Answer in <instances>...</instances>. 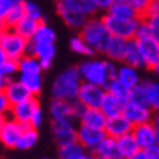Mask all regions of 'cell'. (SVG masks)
Listing matches in <instances>:
<instances>
[{"instance_id": "cell-7", "label": "cell", "mask_w": 159, "mask_h": 159, "mask_svg": "<svg viewBox=\"0 0 159 159\" xmlns=\"http://www.w3.org/2000/svg\"><path fill=\"white\" fill-rule=\"evenodd\" d=\"M85 107L77 101H66V99H57L54 98L50 104V112L54 121H73L75 118H79L80 112Z\"/></svg>"}, {"instance_id": "cell-33", "label": "cell", "mask_w": 159, "mask_h": 159, "mask_svg": "<svg viewBox=\"0 0 159 159\" xmlns=\"http://www.w3.org/2000/svg\"><path fill=\"white\" fill-rule=\"evenodd\" d=\"M29 41H32V43H54L56 41V32L45 22H41L35 35Z\"/></svg>"}, {"instance_id": "cell-6", "label": "cell", "mask_w": 159, "mask_h": 159, "mask_svg": "<svg viewBox=\"0 0 159 159\" xmlns=\"http://www.w3.org/2000/svg\"><path fill=\"white\" fill-rule=\"evenodd\" d=\"M102 20H104V24L108 28L111 35L124 39L134 38L136 29L139 25V19H123V18H117V16H112L108 13L102 16Z\"/></svg>"}, {"instance_id": "cell-49", "label": "cell", "mask_w": 159, "mask_h": 159, "mask_svg": "<svg viewBox=\"0 0 159 159\" xmlns=\"http://www.w3.org/2000/svg\"><path fill=\"white\" fill-rule=\"evenodd\" d=\"M83 159H98V158L92 153V152H86V155H85V158H83Z\"/></svg>"}, {"instance_id": "cell-26", "label": "cell", "mask_w": 159, "mask_h": 159, "mask_svg": "<svg viewBox=\"0 0 159 159\" xmlns=\"http://www.w3.org/2000/svg\"><path fill=\"white\" fill-rule=\"evenodd\" d=\"M18 67L22 75H41L43 72L39 60L32 54H25L20 60H18Z\"/></svg>"}, {"instance_id": "cell-23", "label": "cell", "mask_w": 159, "mask_h": 159, "mask_svg": "<svg viewBox=\"0 0 159 159\" xmlns=\"http://www.w3.org/2000/svg\"><path fill=\"white\" fill-rule=\"evenodd\" d=\"M92 153L97 158H118V148H117V139H112L110 136H105L99 142V145L93 149Z\"/></svg>"}, {"instance_id": "cell-48", "label": "cell", "mask_w": 159, "mask_h": 159, "mask_svg": "<svg viewBox=\"0 0 159 159\" xmlns=\"http://www.w3.org/2000/svg\"><path fill=\"white\" fill-rule=\"evenodd\" d=\"M6 29H7V26H6L5 20H0V38H2V35L6 32Z\"/></svg>"}, {"instance_id": "cell-25", "label": "cell", "mask_w": 159, "mask_h": 159, "mask_svg": "<svg viewBox=\"0 0 159 159\" xmlns=\"http://www.w3.org/2000/svg\"><path fill=\"white\" fill-rule=\"evenodd\" d=\"M107 13L117 18H123V19H139L137 12L124 0H116L110 9L107 10Z\"/></svg>"}, {"instance_id": "cell-16", "label": "cell", "mask_w": 159, "mask_h": 159, "mask_svg": "<svg viewBox=\"0 0 159 159\" xmlns=\"http://www.w3.org/2000/svg\"><path fill=\"white\" fill-rule=\"evenodd\" d=\"M37 108H39V101L37 99V97H31L29 99L20 102V104L12 105L10 114H12V118L18 120L22 124H29L31 117Z\"/></svg>"}, {"instance_id": "cell-15", "label": "cell", "mask_w": 159, "mask_h": 159, "mask_svg": "<svg viewBox=\"0 0 159 159\" xmlns=\"http://www.w3.org/2000/svg\"><path fill=\"white\" fill-rule=\"evenodd\" d=\"M133 127H134V125L129 121V118H127L124 114H120V116L107 118L104 130H105L107 136H110L112 139H120L123 136L131 133Z\"/></svg>"}, {"instance_id": "cell-42", "label": "cell", "mask_w": 159, "mask_h": 159, "mask_svg": "<svg viewBox=\"0 0 159 159\" xmlns=\"http://www.w3.org/2000/svg\"><path fill=\"white\" fill-rule=\"evenodd\" d=\"M146 153V159H159V143L150 146L148 149H143Z\"/></svg>"}, {"instance_id": "cell-39", "label": "cell", "mask_w": 159, "mask_h": 159, "mask_svg": "<svg viewBox=\"0 0 159 159\" xmlns=\"http://www.w3.org/2000/svg\"><path fill=\"white\" fill-rule=\"evenodd\" d=\"M145 20L148 22V25L150 28V35L159 41V13H153L152 16H149Z\"/></svg>"}, {"instance_id": "cell-36", "label": "cell", "mask_w": 159, "mask_h": 159, "mask_svg": "<svg viewBox=\"0 0 159 159\" xmlns=\"http://www.w3.org/2000/svg\"><path fill=\"white\" fill-rule=\"evenodd\" d=\"M129 101H133V102H137V104L148 105V92H146V86H145V82H143V80H142L137 86H134L133 89H130V93H129Z\"/></svg>"}, {"instance_id": "cell-31", "label": "cell", "mask_w": 159, "mask_h": 159, "mask_svg": "<svg viewBox=\"0 0 159 159\" xmlns=\"http://www.w3.org/2000/svg\"><path fill=\"white\" fill-rule=\"evenodd\" d=\"M148 92V105L153 112H159V82L158 80H143Z\"/></svg>"}, {"instance_id": "cell-38", "label": "cell", "mask_w": 159, "mask_h": 159, "mask_svg": "<svg viewBox=\"0 0 159 159\" xmlns=\"http://www.w3.org/2000/svg\"><path fill=\"white\" fill-rule=\"evenodd\" d=\"M16 72H19V67H18V61L16 60H10L7 58L6 61H3L0 64V75L9 79L10 76H13Z\"/></svg>"}, {"instance_id": "cell-52", "label": "cell", "mask_w": 159, "mask_h": 159, "mask_svg": "<svg viewBox=\"0 0 159 159\" xmlns=\"http://www.w3.org/2000/svg\"><path fill=\"white\" fill-rule=\"evenodd\" d=\"M5 118H6L5 116H0V125L3 124V121H5Z\"/></svg>"}, {"instance_id": "cell-46", "label": "cell", "mask_w": 159, "mask_h": 159, "mask_svg": "<svg viewBox=\"0 0 159 159\" xmlns=\"http://www.w3.org/2000/svg\"><path fill=\"white\" fill-rule=\"evenodd\" d=\"M7 82H9V79L0 75V91H5V88H6V85H7Z\"/></svg>"}, {"instance_id": "cell-17", "label": "cell", "mask_w": 159, "mask_h": 159, "mask_svg": "<svg viewBox=\"0 0 159 159\" xmlns=\"http://www.w3.org/2000/svg\"><path fill=\"white\" fill-rule=\"evenodd\" d=\"M5 93L12 105L20 104V102L29 99L31 97H34L19 79L18 80H10L9 79V82H7V85L5 88Z\"/></svg>"}, {"instance_id": "cell-24", "label": "cell", "mask_w": 159, "mask_h": 159, "mask_svg": "<svg viewBox=\"0 0 159 159\" xmlns=\"http://www.w3.org/2000/svg\"><path fill=\"white\" fill-rule=\"evenodd\" d=\"M117 148H118V153H120V158L127 159L133 156L136 152L140 150L139 143L136 142L134 136L129 133V134L123 136L120 139H117Z\"/></svg>"}, {"instance_id": "cell-53", "label": "cell", "mask_w": 159, "mask_h": 159, "mask_svg": "<svg viewBox=\"0 0 159 159\" xmlns=\"http://www.w3.org/2000/svg\"><path fill=\"white\" fill-rule=\"evenodd\" d=\"M98 159H123V158H120V156H118V158H98Z\"/></svg>"}, {"instance_id": "cell-55", "label": "cell", "mask_w": 159, "mask_h": 159, "mask_svg": "<svg viewBox=\"0 0 159 159\" xmlns=\"http://www.w3.org/2000/svg\"><path fill=\"white\" fill-rule=\"evenodd\" d=\"M43 159H50V158H43Z\"/></svg>"}, {"instance_id": "cell-21", "label": "cell", "mask_w": 159, "mask_h": 159, "mask_svg": "<svg viewBox=\"0 0 159 159\" xmlns=\"http://www.w3.org/2000/svg\"><path fill=\"white\" fill-rule=\"evenodd\" d=\"M123 63L127 64V66H131V67H134V69L145 67V61H143V57H142V54H140L137 41H136L134 38L127 39V45H125V53H124Z\"/></svg>"}, {"instance_id": "cell-51", "label": "cell", "mask_w": 159, "mask_h": 159, "mask_svg": "<svg viewBox=\"0 0 159 159\" xmlns=\"http://www.w3.org/2000/svg\"><path fill=\"white\" fill-rule=\"evenodd\" d=\"M155 121H159V112H155V117H153Z\"/></svg>"}, {"instance_id": "cell-4", "label": "cell", "mask_w": 159, "mask_h": 159, "mask_svg": "<svg viewBox=\"0 0 159 159\" xmlns=\"http://www.w3.org/2000/svg\"><path fill=\"white\" fill-rule=\"evenodd\" d=\"M80 37L92 47L95 53H102L105 51L107 44L111 38V34L108 28L105 26L102 18H89L80 28Z\"/></svg>"}, {"instance_id": "cell-43", "label": "cell", "mask_w": 159, "mask_h": 159, "mask_svg": "<svg viewBox=\"0 0 159 159\" xmlns=\"http://www.w3.org/2000/svg\"><path fill=\"white\" fill-rule=\"evenodd\" d=\"M98 10H108L116 0H92Z\"/></svg>"}, {"instance_id": "cell-45", "label": "cell", "mask_w": 159, "mask_h": 159, "mask_svg": "<svg viewBox=\"0 0 159 159\" xmlns=\"http://www.w3.org/2000/svg\"><path fill=\"white\" fill-rule=\"evenodd\" d=\"M127 159H146V153L143 149H140L139 152H136L133 156H130V158H127Z\"/></svg>"}, {"instance_id": "cell-22", "label": "cell", "mask_w": 159, "mask_h": 159, "mask_svg": "<svg viewBox=\"0 0 159 159\" xmlns=\"http://www.w3.org/2000/svg\"><path fill=\"white\" fill-rule=\"evenodd\" d=\"M124 101H121L120 98L114 97L110 92H105L104 95V99H102L101 104V111L105 114L107 118H111V117H116L123 114V108H124Z\"/></svg>"}, {"instance_id": "cell-47", "label": "cell", "mask_w": 159, "mask_h": 159, "mask_svg": "<svg viewBox=\"0 0 159 159\" xmlns=\"http://www.w3.org/2000/svg\"><path fill=\"white\" fill-rule=\"evenodd\" d=\"M7 60V56H6V53H5V50L2 48V45H0V64L3 61H6Z\"/></svg>"}, {"instance_id": "cell-32", "label": "cell", "mask_w": 159, "mask_h": 159, "mask_svg": "<svg viewBox=\"0 0 159 159\" xmlns=\"http://www.w3.org/2000/svg\"><path fill=\"white\" fill-rule=\"evenodd\" d=\"M19 80L24 83L25 86H26V89L34 97L41 92V88H43L41 75H22V73H19Z\"/></svg>"}, {"instance_id": "cell-18", "label": "cell", "mask_w": 159, "mask_h": 159, "mask_svg": "<svg viewBox=\"0 0 159 159\" xmlns=\"http://www.w3.org/2000/svg\"><path fill=\"white\" fill-rule=\"evenodd\" d=\"M79 121L82 125L93 127V129H104L107 117L101 111V108H83L79 116Z\"/></svg>"}, {"instance_id": "cell-30", "label": "cell", "mask_w": 159, "mask_h": 159, "mask_svg": "<svg viewBox=\"0 0 159 159\" xmlns=\"http://www.w3.org/2000/svg\"><path fill=\"white\" fill-rule=\"evenodd\" d=\"M88 150H85L79 143H72L67 146L58 148V158L60 159H83Z\"/></svg>"}, {"instance_id": "cell-44", "label": "cell", "mask_w": 159, "mask_h": 159, "mask_svg": "<svg viewBox=\"0 0 159 159\" xmlns=\"http://www.w3.org/2000/svg\"><path fill=\"white\" fill-rule=\"evenodd\" d=\"M153 13H159V0H150V7H149V16ZM148 16V18H149Z\"/></svg>"}, {"instance_id": "cell-10", "label": "cell", "mask_w": 159, "mask_h": 159, "mask_svg": "<svg viewBox=\"0 0 159 159\" xmlns=\"http://www.w3.org/2000/svg\"><path fill=\"white\" fill-rule=\"evenodd\" d=\"M28 124H22L15 118H7L6 117L3 124L0 125V142L6 148H16V143L19 140L20 134L24 133L25 127Z\"/></svg>"}, {"instance_id": "cell-29", "label": "cell", "mask_w": 159, "mask_h": 159, "mask_svg": "<svg viewBox=\"0 0 159 159\" xmlns=\"http://www.w3.org/2000/svg\"><path fill=\"white\" fill-rule=\"evenodd\" d=\"M25 18V7H24V0H18L15 2L13 6L10 7L5 18V24L7 28H13L15 25L20 22Z\"/></svg>"}, {"instance_id": "cell-50", "label": "cell", "mask_w": 159, "mask_h": 159, "mask_svg": "<svg viewBox=\"0 0 159 159\" xmlns=\"http://www.w3.org/2000/svg\"><path fill=\"white\" fill-rule=\"evenodd\" d=\"M153 72H155V75H156V76L159 77V63H158V64H156V67L153 69Z\"/></svg>"}, {"instance_id": "cell-12", "label": "cell", "mask_w": 159, "mask_h": 159, "mask_svg": "<svg viewBox=\"0 0 159 159\" xmlns=\"http://www.w3.org/2000/svg\"><path fill=\"white\" fill-rule=\"evenodd\" d=\"M53 136L58 148L67 146L77 142V129H75L73 121H54L53 120Z\"/></svg>"}, {"instance_id": "cell-35", "label": "cell", "mask_w": 159, "mask_h": 159, "mask_svg": "<svg viewBox=\"0 0 159 159\" xmlns=\"http://www.w3.org/2000/svg\"><path fill=\"white\" fill-rule=\"evenodd\" d=\"M105 91L110 92V93H112L114 97L120 98L121 101H124V102L129 101V93H130V89H127V88H125L121 82H118L117 79H112V80L107 85Z\"/></svg>"}, {"instance_id": "cell-19", "label": "cell", "mask_w": 159, "mask_h": 159, "mask_svg": "<svg viewBox=\"0 0 159 159\" xmlns=\"http://www.w3.org/2000/svg\"><path fill=\"white\" fill-rule=\"evenodd\" d=\"M139 69H134L131 66H127V64H121V66H117V75L116 79L118 82H121L127 89H133L134 86H137L142 79H140V75L137 72Z\"/></svg>"}, {"instance_id": "cell-34", "label": "cell", "mask_w": 159, "mask_h": 159, "mask_svg": "<svg viewBox=\"0 0 159 159\" xmlns=\"http://www.w3.org/2000/svg\"><path fill=\"white\" fill-rule=\"evenodd\" d=\"M69 45H70V50H72L73 53L80 54V56H88V57H89V56H93V54H95V51L92 50V47L80 37V35L73 37V38L70 39Z\"/></svg>"}, {"instance_id": "cell-1", "label": "cell", "mask_w": 159, "mask_h": 159, "mask_svg": "<svg viewBox=\"0 0 159 159\" xmlns=\"http://www.w3.org/2000/svg\"><path fill=\"white\" fill-rule=\"evenodd\" d=\"M56 10L67 26L79 31L98 12L92 0H56Z\"/></svg>"}, {"instance_id": "cell-28", "label": "cell", "mask_w": 159, "mask_h": 159, "mask_svg": "<svg viewBox=\"0 0 159 159\" xmlns=\"http://www.w3.org/2000/svg\"><path fill=\"white\" fill-rule=\"evenodd\" d=\"M38 142V131L35 127L32 125H26L25 127L24 133L20 134L18 143H16V149H20V150H26V149H31L32 146Z\"/></svg>"}, {"instance_id": "cell-41", "label": "cell", "mask_w": 159, "mask_h": 159, "mask_svg": "<svg viewBox=\"0 0 159 159\" xmlns=\"http://www.w3.org/2000/svg\"><path fill=\"white\" fill-rule=\"evenodd\" d=\"M41 123H43V111H41V108H37L35 112L32 114V117H31L29 125H32V127H35V129H38L39 125H41Z\"/></svg>"}, {"instance_id": "cell-14", "label": "cell", "mask_w": 159, "mask_h": 159, "mask_svg": "<svg viewBox=\"0 0 159 159\" xmlns=\"http://www.w3.org/2000/svg\"><path fill=\"white\" fill-rule=\"evenodd\" d=\"M131 134L134 136V139L139 143L140 149H148L150 146L159 143L153 121H148V123H143V124L134 125L133 130H131Z\"/></svg>"}, {"instance_id": "cell-3", "label": "cell", "mask_w": 159, "mask_h": 159, "mask_svg": "<svg viewBox=\"0 0 159 159\" xmlns=\"http://www.w3.org/2000/svg\"><path fill=\"white\" fill-rule=\"evenodd\" d=\"M82 76L77 67H69L63 70L53 83V97L57 99H66V101H76L77 92L82 85Z\"/></svg>"}, {"instance_id": "cell-8", "label": "cell", "mask_w": 159, "mask_h": 159, "mask_svg": "<svg viewBox=\"0 0 159 159\" xmlns=\"http://www.w3.org/2000/svg\"><path fill=\"white\" fill-rule=\"evenodd\" d=\"M105 92V88L99 86V85L82 82V85L79 88V92H77V101L85 108H99Z\"/></svg>"}, {"instance_id": "cell-40", "label": "cell", "mask_w": 159, "mask_h": 159, "mask_svg": "<svg viewBox=\"0 0 159 159\" xmlns=\"http://www.w3.org/2000/svg\"><path fill=\"white\" fill-rule=\"evenodd\" d=\"M10 110H12V104L6 97L5 91H0V116L7 117V114H10Z\"/></svg>"}, {"instance_id": "cell-37", "label": "cell", "mask_w": 159, "mask_h": 159, "mask_svg": "<svg viewBox=\"0 0 159 159\" xmlns=\"http://www.w3.org/2000/svg\"><path fill=\"white\" fill-rule=\"evenodd\" d=\"M24 7H25V16L43 22V12H41V7H39L35 2H31V0H26V2H25L24 0Z\"/></svg>"}, {"instance_id": "cell-20", "label": "cell", "mask_w": 159, "mask_h": 159, "mask_svg": "<svg viewBox=\"0 0 159 159\" xmlns=\"http://www.w3.org/2000/svg\"><path fill=\"white\" fill-rule=\"evenodd\" d=\"M125 45H127V39L120 38V37H114L111 35L110 41L107 44V48L104 51L108 60L111 61H121L124 58V53H125Z\"/></svg>"}, {"instance_id": "cell-11", "label": "cell", "mask_w": 159, "mask_h": 159, "mask_svg": "<svg viewBox=\"0 0 159 159\" xmlns=\"http://www.w3.org/2000/svg\"><path fill=\"white\" fill-rule=\"evenodd\" d=\"M123 114L129 118V121L133 125L152 121L155 117V112L152 111L150 107L143 105V104H137V102H133V101H127L124 104Z\"/></svg>"}, {"instance_id": "cell-13", "label": "cell", "mask_w": 159, "mask_h": 159, "mask_svg": "<svg viewBox=\"0 0 159 159\" xmlns=\"http://www.w3.org/2000/svg\"><path fill=\"white\" fill-rule=\"evenodd\" d=\"M105 136L104 129H93L82 124L77 127V143L88 152H93V149L99 145V142Z\"/></svg>"}, {"instance_id": "cell-2", "label": "cell", "mask_w": 159, "mask_h": 159, "mask_svg": "<svg viewBox=\"0 0 159 159\" xmlns=\"http://www.w3.org/2000/svg\"><path fill=\"white\" fill-rule=\"evenodd\" d=\"M77 69L83 82L99 85L102 88H105L112 79H116L117 75V64L111 60L89 58L80 63Z\"/></svg>"}, {"instance_id": "cell-54", "label": "cell", "mask_w": 159, "mask_h": 159, "mask_svg": "<svg viewBox=\"0 0 159 159\" xmlns=\"http://www.w3.org/2000/svg\"><path fill=\"white\" fill-rule=\"evenodd\" d=\"M2 2H3V0H0V5H2Z\"/></svg>"}, {"instance_id": "cell-9", "label": "cell", "mask_w": 159, "mask_h": 159, "mask_svg": "<svg viewBox=\"0 0 159 159\" xmlns=\"http://www.w3.org/2000/svg\"><path fill=\"white\" fill-rule=\"evenodd\" d=\"M139 45L140 54L145 61V67L153 70L159 63V41L152 35H146L142 38H134Z\"/></svg>"}, {"instance_id": "cell-27", "label": "cell", "mask_w": 159, "mask_h": 159, "mask_svg": "<svg viewBox=\"0 0 159 159\" xmlns=\"http://www.w3.org/2000/svg\"><path fill=\"white\" fill-rule=\"evenodd\" d=\"M39 24H41L39 20H35V19H32V18L25 16L24 19L20 20V22H18L12 29H13L15 32H18L19 35H22L24 38L31 39L35 35V32H37Z\"/></svg>"}, {"instance_id": "cell-5", "label": "cell", "mask_w": 159, "mask_h": 159, "mask_svg": "<svg viewBox=\"0 0 159 159\" xmlns=\"http://www.w3.org/2000/svg\"><path fill=\"white\" fill-rule=\"evenodd\" d=\"M0 45L5 50L6 56L10 60H20L25 54H28L29 39L24 38L22 35L15 32L12 28H7L6 32L0 38Z\"/></svg>"}]
</instances>
